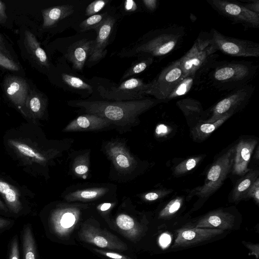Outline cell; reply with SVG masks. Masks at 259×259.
Segmentation results:
<instances>
[{
	"label": "cell",
	"instance_id": "cell-1",
	"mask_svg": "<svg viewBox=\"0 0 259 259\" xmlns=\"http://www.w3.org/2000/svg\"><path fill=\"white\" fill-rule=\"evenodd\" d=\"M163 101L156 99L131 101H71V105L83 108L88 114L110 120L118 125L134 123L138 116Z\"/></svg>",
	"mask_w": 259,
	"mask_h": 259
},
{
	"label": "cell",
	"instance_id": "cell-2",
	"mask_svg": "<svg viewBox=\"0 0 259 259\" xmlns=\"http://www.w3.org/2000/svg\"><path fill=\"white\" fill-rule=\"evenodd\" d=\"M185 35L184 27L177 25L153 30L145 34L125 53H128V56L141 54L154 59L162 58L178 48Z\"/></svg>",
	"mask_w": 259,
	"mask_h": 259
},
{
	"label": "cell",
	"instance_id": "cell-3",
	"mask_svg": "<svg viewBox=\"0 0 259 259\" xmlns=\"http://www.w3.org/2000/svg\"><path fill=\"white\" fill-rule=\"evenodd\" d=\"M258 66L247 61H216L206 80L220 91H232L248 84L256 76Z\"/></svg>",
	"mask_w": 259,
	"mask_h": 259
},
{
	"label": "cell",
	"instance_id": "cell-4",
	"mask_svg": "<svg viewBox=\"0 0 259 259\" xmlns=\"http://www.w3.org/2000/svg\"><path fill=\"white\" fill-rule=\"evenodd\" d=\"M218 51L210 32L200 33L192 47L179 59L183 72V78L197 75L206 78L213 64L218 61Z\"/></svg>",
	"mask_w": 259,
	"mask_h": 259
},
{
	"label": "cell",
	"instance_id": "cell-5",
	"mask_svg": "<svg viewBox=\"0 0 259 259\" xmlns=\"http://www.w3.org/2000/svg\"><path fill=\"white\" fill-rule=\"evenodd\" d=\"M235 151V146L220 156L209 169L203 185L194 189L189 197L206 198L219 189L232 170Z\"/></svg>",
	"mask_w": 259,
	"mask_h": 259
},
{
	"label": "cell",
	"instance_id": "cell-6",
	"mask_svg": "<svg viewBox=\"0 0 259 259\" xmlns=\"http://www.w3.org/2000/svg\"><path fill=\"white\" fill-rule=\"evenodd\" d=\"M150 83L145 82L138 78L131 77L119 84L106 87L102 85L97 88L102 98L114 101H131L142 100L148 95Z\"/></svg>",
	"mask_w": 259,
	"mask_h": 259
},
{
	"label": "cell",
	"instance_id": "cell-7",
	"mask_svg": "<svg viewBox=\"0 0 259 259\" xmlns=\"http://www.w3.org/2000/svg\"><path fill=\"white\" fill-rule=\"evenodd\" d=\"M218 13L234 24L242 25L246 28H257L259 14L248 10L237 1L207 0Z\"/></svg>",
	"mask_w": 259,
	"mask_h": 259
},
{
	"label": "cell",
	"instance_id": "cell-8",
	"mask_svg": "<svg viewBox=\"0 0 259 259\" xmlns=\"http://www.w3.org/2000/svg\"><path fill=\"white\" fill-rule=\"evenodd\" d=\"M254 90L253 86L248 84L231 91L212 107L210 110L211 116L208 119L199 122L212 123L226 114H234L247 104Z\"/></svg>",
	"mask_w": 259,
	"mask_h": 259
},
{
	"label": "cell",
	"instance_id": "cell-9",
	"mask_svg": "<svg viewBox=\"0 0 259 259\" xmlns=\"http://www.w3.org/2000/svg\"><path fill=\"white\" fill-rule=\"evenodd\" d=\"M210 33L214 45L218 51L233 57H258L259 44L251 40L226 36L215 29Z\"/></svg>",
	"mask_w": 259,
	"mask_h": 259
},
{
	"label": "cell",
	"instance_id": "cell-10",
	"mask_svg": "<svg viewBox=\"0 0 259 259\" xmlns=\"http://www.w3.org/2000/svg\"><path fill=\"white\" fill-rule=\"evenodd\" d=\"M183 77V72L179 60L173 61L164 67L157 76L150 82L148 95L165 102Z\"/></svg>",
	"mask_w": 259,
	"mask_h": 259
},
{
	"label": "cell",
	"instance_id": "cell-11",
	"mask_svg": "<svg viewBox=\"0 0 259 259\" xmlns=\"http://www.w3.org/2000/svg\"><path fill=\"white\" fill-rule=\"evenodd\" d=\"M78 236L82 241L100 248L121 250L127 249L126 244L117 237L93 225H82Z\"/></svg>",
	"mask_w": 259,
	"mask_h": 259
},
{
	"label": "cell",
	"instance_id": "cell-12",
	"mask_svg": "<svg viewBox=\"0 0 259 259\" xmlns=\"http://www.w3.org/2000/svg\"><path fill=\"white\" fill-rule=\"evenodd\" d=\"M80 211L76 207L60 208L55 210L50 218L52 230L61 238H67L78 223Z\"/></svg>",
	"mask_w": 259,
	"mask_h": 259
},
{
	"label": "cell",
	"instance_id": "cell-13",
	"mask_svg": "<svg viewBox=\"0 0 259 259\" xmlns=\"http://www.w3.org/2000/svg\"><path fill=\"white\" fill-rule=\"evenodd\" d=\"M224 231L219 229L196 227L182 228L177 234L171 248H185L204 242L222 235Z\"/></svg>",
	"mask_w": 259,
	"mask_h": 259
},
{
	"label": "cell",
	"instance_id": "cell-14",
	"mask_svg": "<svg viewBox=\"0 0 259 259\" xmlns=\"http://www.w3.org/2000/svg\"><path fill=\"white\" fill-rule=\"evenodd\" d=\"M116 16L109 14L103 23L96 29L97 36L88 59L89 63H95L103 58L106 54V49L117 21Z\"/></svg>",
	"mask_w": 259,
	"mask_h": 259
},
{
	"label": "cell",
	"instance_id": "cell-15",
	"mask_svg": "<svg viewBox=\"0 0 259 259\" xmlns=\"http://www.w3.org/2000/svg\"><path fill=\"white\" fill-rule=\"evenodd\" d=\"M257 144L255 139H242L235 145V151L231 171L242 176L250 169L248 168L252 153Z\"/></svg>",
	"mask_w": 259,
	"mask_h": 259
},
{
	"label": "cell",
	"instance_id": "cell-16",
	"mask_svg": "<svg viewBox=\"0 0 259 259\" xmlns=\"http://www.w3.org/2000/svg\"><path fill=\"white\" fill-rule=\"evenodd\" d=\"M234 222L235 217L233 214L222 209H217L200 218L193 227L225 231L232 229Z\"/></svg>",
	"mask_w": 259,
	"mask_h": 259
},
{
	"label": "cell",
	"instance_id": "cell-17",
	"mask_svg": "<svg viewBox=\"0 0 259 259\" xmlns=\"http://www.w3.org/2000/svg\"><path fill=\"white\" fill-rule=\"evenodd\" d=\"M3 87L6 95L13 103L18 106L25 105L30 91L29 85L24 79L9 75L5 78Z\"/></svg>",
	"mask_w": 259,
	"mask_h": 259
},
{
	"label": "cell",
	"instance_id": "cell-18",
	"mask_svg": "<svg viewBox=\"0 0 259 259\" xmlns=\"http://www.w3.org/2000/svg\"><path fill=\"white\" fill-rule=\"evenodd\" d=\"M112 122L96 115H80L71 121L63 130L64 132H84L101 130L109 126Z\"/></svg>",
	"mask_w": 259,
	"mask_h": 259
},
{
	"label": "cell",
	"instance_id": "cell-19",
	"mask_svg": "<svg viewBox=\"0 0 259 259\" xmlns=\"http://www.w3.org/2000/svg\"><path fill=\"white\" fill-rule=\"evenodd\" d=\"M106 150L108 156L118 170L128 172L134 168L135 160L122 144L110 143L107 144Z\"/></svg>",
	"mask_w": 259,
	"mask_h": 259
},
{
	"label": "cell",
	"instance_id": "cell-20",
	"mask_svg": "<svg viewBox=\"0 0 259 259\" xmlns=\"http://www.w3.org/2000/svg\"><path fill=\"white\" fill-rule=\"evenodd\" d=\"M94 40L84 38L72 44L68 48L66 57L73 65L74 69L82 70L87 60L89 58Z\"/></svg>",
	"mask_w": 259,
	"mask_h": 259
},
{
	"label": "cell",
	"instance_id": "cell-21",
	"mask_svg": "<svg viewBox=\"0 0 259 259\" xmlns=\"http://www.w3.org/2000/svg\"><path fill=\"white\" fill-rule=\"evenodd\" d=\"M41 12L42 27L50 28L71 16L75 12V7L71 4L61 5L44 9Z\"/></svg>",
	"mask_w": 259,
	"mask_h": 259
},
{
	"label": "cell",
	"instance_id": "cell-22",
	"mask_svg": "<svg viewBox=\"0 0 259 259\" xmlns=\"http://www.w3.org/2000/svg\"><path fill=\"white\" fill-rule=\"evenodd\" d=\"M24 45L28 53L34 60L40 65L49 67V60L45 51L35 36L29 30H25L24 32Z\"/></svg>",
	"mask_w": 259,
	"mask_h": 259
},
{
	"label": "cell",
	"instance_id": "cell-23",
	"mask_svg": "<svg viewBox=\"0 0 259 259\" xmlns=\"http://www.w3.org/2000/svg\"><path fill=\"white\" fill-rule=\"evenodd\" d=\"M233 115L232 113L226 114L212 123L199 122L191 130L190 133L193 140L196 142H202L205 140Z\"/></svg>",
	"mask_w": 259,
	"mask_h": 259
},
{
	"label": "cell",
	"instance_id": "cell-24",
	"mask_svg": "<svg viewBox=\"0 0 259 259\" xmlns=\"http://www.w3.org/2000/svg\"><path fill=\"white\" fill-rule=\"evenodd\" d=\"M205 80V78L197 75H189L183 78L168 96L166 101L184 96L192 89H198Z\"/></svg>",
	"mask_w": 259,
	"mask_h": 259
},
{
	"label": "cell",
	"instance_id": "cell-25",
	"mask_svg": "<svg viewBox=\"0 0 259 259\" xmlns=\"http://www.w3.org/2000/svg\"><path fill=\"white\" fill-rule=\"evenodd\" d=\"M0 194L3 197L10 210L18 213L22 208L18 190L8 183L0 179Z\"/></svg>",
	"mask_w": 259,
	"mask_h": 259
},
{
	"label": "cell",
	"instance_id": "cell-26",
	"mask_svg": "<svg viewBox=\"0 0 259 259\" xmlns=\"http://www.w3.org/2000/svg\"><path fill=\"white\" fill-rule=\"evenodd\" d=\"M259 176L258 170H250L236 184L232 194L234 202L240 201L244 199V195Z\"/></svg>",
	"mask_w": 259,
	"mask_h": 259
},
{
	"label": "cell",
	"instance_id": "cell-27",
	"mask_svg": "<svg viewBox=\"0 0 259 259\" xmlns=\"http://www.w3.org/2000/svg\"><path fill=\"white\" fill-rule=\"evenodd\" d=\"M118 228L128 237L135 239L142 232V228L128 215L120 214L116 219Z\"/></svg>",
	"mask_w": 259,
	"mask_h": 259
},
{
	"label": "cell",
	"instance_id": "cell-28",
	"mask_svg": "<svg viewBox=\"0 0 259 259\" xmlns=\"http://www.w3.org/2000/svg\"><path fill=\"white\" fill-rule=\"evenodd\" d=\"M177 104L187 120L199 119L204 112L199 102L193 99H183L178 101Z\"/></svg>",
	"mask_w": 259,
	"mask_h": 259
},
{
	"label": "cell",
	"instance_id": "cell-29",
	"mask_svg": "<svg viewBox=\"0 0 259 259\" xmlns=\"http://www.w3.org/2000/svg\"><path fill=\"white\" fill-rule=\"evenodd\" d=\"M61 78L64 84L68 89L75 91V92L91 94L93 92L92 85L79 77L63 73L61 74Z\"/></svg>",
	"mask_w": 259,
	"mask_h": 259
},
{
	"label": "cell",
	"instance_id": "cell-30",
	"mask_svg": "<svg viewBox=\"0 0 259 259\" xmlns=\"http://www.w3.org/2000/svg\"><path fill=\"white\" fill-rule=\"evenodd\" d=\"M25 105L32 115L35 117H39L44 113L46 101L40 94L33 90L30 91Z\"/></svg>",
	"mask_w": 259,
	"mask_h": 259
},
{
	"label": "cell",
	"instance_id": "cell-31",
	"mask_svg": "<svg viewBox=\"0 0 259 259\" xmlns=\"http://www.w3.org/2000/svg\"><path fill=\"white\" fill-rule=\"evenodd\" d=\"M107 190L104 188H94L78 190L69 194L65 198L68 201L92 200L104 195Z\"/></svg>",
	"mask_w": 259,
	"mask_h": 259
},
{
	"label": "cell",
	"instance_id": "cell-32",
	"mask_svg": "<svg viewBox=\"0 0 259 259\" xmlns=\"http://www.w3.org/2000/svg\"><path fill=\"white\" fill-rule=\"evenodd\" d=\"M24 259H36V251L33 233L29 225L24 228L22 235Z\"/></svg>",
	"mask_w": 259,
	"mask_h": 259
},
{
	"label": "cell",
	"instance_id": "cell-33",
	"mask_svg": "<svg viewBox=\"0 0 259 259\" xmlns=\"http://www.w3.org/2000/svg\"><path fill=\"white\" fill-rule=\"evenodd\" d=\"M10 144L21 155L32 160L36 162L45 161V157L33 148L25 144L15 141H10Z\"/></svg>",
	"mask_w": 259,
	"mask_h": 259
},
{
	"label": "cell",
	"instance_id": "cell-34",
	"mask_svg": "<svg viewBox=\"0 0 259 259\" xmlns=\"http://www.w3.org/2000/svg\"><path fill=\"white\" fill-rule=\"evenodd\" d=\"M204 157V155H197L191 157L179 163L174 168V175L179 176L191 171L198 164Z\"/></svg>",
	"mask_w": 259,
	"mask_h": 259
},
{
	"label": "cell",
	"instance_id": "cell-35",
	"mask_svg": "<svg viewBox=\"0 0 259 259\" xmlns=\"http://www.w3.org/2000/svg\"><path fill=\"white\" fill-rule=\"evenodd\" d=\"M154 61V59L152 57L144 56L142 59L136 61L127 70L122 76L121 80L142 72L151 65Z\"/></svg>",
	"mask_w": 259,
	"mask_h": 259
},
{
	"label": "cell",
	"instance_id": "cell-36",
	"mask_svg": "<svg viewBox=\"0 0 259 259\" xmlns=\"http://www.w3.org/2000/svg\"><path fill=\"white\" fill-rule=\"evenodd\" d=\"M184 201L182 196H177L171 200L160 211L159 218L168 219L174 215L181 208Z\"/></svg>",
	"mask_w": 259,
	"mask_h": 259
},
{
	"label": "cell",
	"instance_id": "cell-37",
	"mask_svg": "<svg viewBox=\"0 0 259 259\" xmlns=\"http://www.w3.org/2000/svg\"><path fill=\"white\" fill-rule=\"evenodd\" d=\"M109 14L108 12H106L89 17L80 23L79 28L81 31H84L91 29H96L103 23Z\"/></svg>",
	"mask_w": 259,
	"mask_h": 259
},
{
	"label": "cell",
	"instance_id": "cell-38",
	"mask_svg": "<svg viewBox=\"0 0 259 259\" xmlns=\"http://www.w3.org/2000/svg\"><path fill=\"white\" fill-rule=\"evenodd\" d=\"M108 0H97L90 4L85 8V15L91 16L97 14L108 4Z\"/></svg>",
	"mask_w": 259,
	"mask_h": 259
},
{
	"label": "cell",
	"instance_id": "cell-39",
	"mask_svg": "<svg viewBox=\"0 0 259 259\" xmlns=\"http://www.w3.org/2000/svg\"><path fill=\"white\" fill-rule=\"evenodd\" d=\"M253 198L257 204L259 203V178H257L248 190L244 199Z\"/></svg>",
	"mask_w": 259,
	"mask_h": 259
},
{
	"label": "cell",
	"instance_id": "cell-40",
	"mask_svg": "<svg viewBox=\"0 0 259 259\" xmlns=\"http://www.w3.org/2000/svg\"><path fill=\"white\" fill-rule=\"evenodd\" d=\"M0 66L12 71L20 70L19 66L13 61L0 52Z\"/></svg>",
	"mask_w": 259,
	"mask_h": 259
},
{
	"label": "cell",
	"instance_id": "cell-41",
	"mask_svg": "<svg viewBox=\"0 0 259 259\" xmlns=\"http://www.w3.org/2000/svg\"><path fill=\"white\" fill-rule=\"evenodd\" d=\"M170 193V190H159L147 193L144 196V198L147 201H152L162 198Z\"/></svg>",
	"mask_w": 259,
	"mask_h": 259
},
{
	"label": "cell",
	"instance_id": "cell-42",
	"mask_svg": "<svg viewBox=\"0 0 259 259\" xmlns=\"http://www.w3.org/2000/svg\"><path fill=\"white\" fill-rule=\"evenodd\" d=\"M238 3L248 10L259 14V1L258 0H243L239 1Z\"/></svg>",
	"mask_w": 259,
	"mask_h": 259
},
{
	"label": "cell",
	"instance_id": "cell-43",
	"mask_svg": "<svg viewBox=\"0 0 259 259\" xmlns=\"http://www.w3.org/2000/svg\"><path fill=\"white\" fill-rule=\"evenodd\" d=\"M243 244L248 249L249 255H254L256 259L259 256V244L258 243H252L245 241H242Z\"/></svg>",
	"mask_w": 259,
	"mask_h": 259
},
{
	"label": "cell",
	"instance_id": "cell-44",
	"mask_svg": "<svg viewBox=\"0 0 259 259\" xmlns=\"http://www.w3.org/2000/svg\"><path fill=\"white\" fill-rule=\"evenodd\" d=\"M94 250L100 254L108 257L111 259H132L127 256L116 252L102 250L97 249H95Z\"/></svg>",
	"mask_w": 259,
	"mask_h": 259
},
{
	"label": "cell",
	"instance_id": "cell-45",
	"mask_svg": "<svg viewBox=\"0 0 259 259\" xmlns=\"http://www.w3.org/2000/svg\"><path fill=\"white\" fill-rule=\"evenodd\" d=\"M10 259H19V252L17 236H15L11 243Z\"/></svg>",
	"mask_w": 259,
	"mask_h": 259
},
{
	"label": "cell",
	"instance_id": "cell-46",
	"mask_svg": "<svg viewBox=\"0 0 259 259\" xmlns=\"http://www.w3.org/2000/svg\"><path fill=\"white\" fill-rule=\"evenodd\" d=\"M123 8L125 12L132 13L137 10L138 6L136 3L133 0H126L124 2Z\"/></svg>",
	"mask_w": 259,
	"mask_h": 259
},
{
	"label": "cell",
	"instance_id": "cell-47",
	"mask_svg": "<svg viewBox=\"0 0 259 259\" xmlns=\"http://www.w3.org/2000/svg\"><path fill=\"white\" fill-rule=\"evenodd\" d=\"M142 2L144 7L150 12H154L158 7L157 0H143Z\"/></svg>",
	"mask_w": 259,
	"mask_h": 259
},
{
	"label": "cell",
	"instance_id": "cell-48",
	"mask_svg": "<svg viewBox=\"0 0 259 259\" xmlns=\"http://www.w3.org/2000/svg\"><path fill=\"white\" fill-rule=\"evenodd\" d=\"M6 5L0 1V23H4L7 19V15L6 12Z\"/></svg>",
	"mask_w": 259,
	"mask_h": 259
},
{
	"label": "cell",
	"instance_id": "cell-49",
	"mask_svg": "<svg viewBox=\"0 0 259 259\" xmlns=\"http://www.w3.org/2000/svg\"><path fill=\"white\" fill-rule=\"evenodd\" d=\"M0 52L3 54L4 55L7 56V57L12 59L10 57V53L7 50L6 47L5 42L4 41V39L2 36L0 34Z\"/></svg>",
	"mask_w": 259,
	"mask_h": 259
},
{
	"label": "cell",
	"instance_id": "cell-50",
	"mask_svg": "<svg viewBox=\"0 0 259 259\" xmlns=\"http://www.w3.org/2000/svg\"><path fill=\"white\" fill-rule=\"evenodd\" d=\"M75 172L78 175H83L88 171V167L84 164L78 165L75 167Z\"/></svg>",
	"mask_w": 259,
	"mask_h": 259
},
{
	"label": "cell",
	"instance_id": "cell-51",
	"mask_svg": "<svg viewBox=\"0 0 259 259\" xmlns=\"http://www.w3.org/2000/svg\"><path fill=\"white\" fill-rule=\"evenodd\" d=\"M10 223L9 221L0 218V229L6 227Z\"/></svg>",
	"mask_w": 259,
	"mask_h": 259
},
{
	"label": "cell",
	"instance_id": "cell-52",
	"mask_svg": "<svg viewBox=\"0 0 259 259\" xmlns=\"http://www.w3.org/2000/svg\"><path fill=\"white\" fill-rule=\"evenodd\" d=\"M111 203H104L101 205V206L100 207V209L101 211H106V210H108L111 207Z\"/></svg>",
	"mask_w": 259,
	"mask_h": 259
},
{
	"label": "cell",
	"instance_id": "cell-53",
	"mask_svg": "<svg viewBox=\"0 0 259 259\" xmlns=\"http://www.w3.org/2000/svg\"><path fill=\"white\" fill-rule=\"evenodd\" d=\"M0 210H3V211H8V209L6 205L4 204V203L1 201L0 199Z\"/></svg>",
	"mask_w": 259,
	"mask_h": 259
}]
</instances>
